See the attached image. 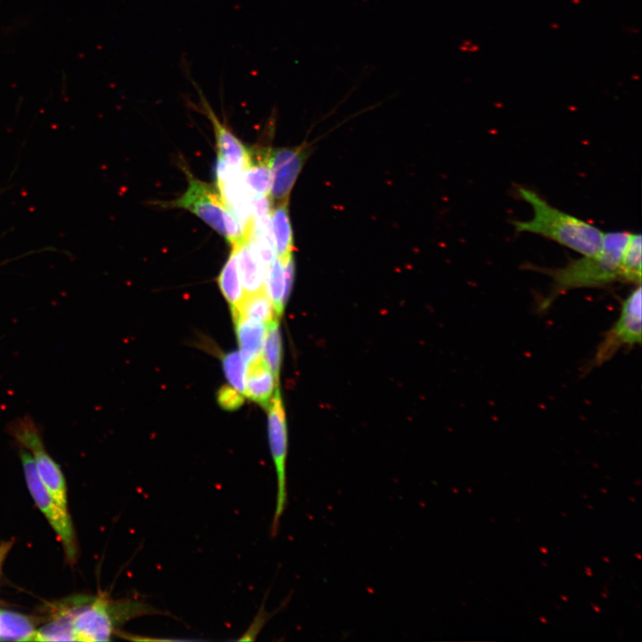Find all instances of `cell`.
<instances>
[{"instance_id":"44dd1931","label":"cell","mask_w":642,"mask_h":642,"mask_svg":"<svg viewBox=\"0 0 642 642\" xmlns=\"http://www.w3.org/2000/svg\"><path fill=\"white\" fill-rule=\"evenodd\" d=\"M261 357L278 379L282 361V339L276 317L267 324Z\"/></svg>"},{"instance_id":"8fae6325","label":"cell","mask_w":642,"mask_h":642,"mask_svg":"<svg viewBox=\"0 0 642 642\" xmlns=\"http://www.w3.org/2000/svg\"><path fill=\"white\" fill-rule=\"evenodd\" d=\"M278 379L262 357L249 364L245 377V396L268 407L276 391Z\"/></svg>"},{"instance_id":"52a82bcc","label":"cell","mask_w":642,"mask_h":642,"mask_svg":"<svg viewBox=\"0 0 642 642\" xmlns=\"http://www.w3.org/2000/svg\"><path fill=\"white\" fill-rule=\"evenodd\" d=\"M268 433L270 453L276 479V506L271 524V534L278 531L280 519L288 501L287 490V455L288 434L285 414L279 389H276L268 407Z\"/></svg>"},{"instance_id":"d4e9b609","label":"cell","mask_w":642,"mask_h":642,"mask_svg":"<svg viewBox=\"0 0 642 642\" xmlns=\"http://www.w3.org/2000/svg\"><path fill=\"white\" fill-rule=\"evenodd\" d=\"M283 264L284 268V302L286 304V301L289 298V295L291 293L292 288V283H293V277H294V260L293 256L291 254L287 258H285L284 260H281Z\"/></svg>"},{"instance_id":"2e32d148","label":"cell","mask_w":642,"mask_h":642,"mask_svg":"<svg viewBox=\"0 0 642 642\" xmlns=\"http://www.w3.org/2000/svg\"><path fill=\"white\" fill-rule=\"evenodd\" d=\"M218 284L224 298L235 310L245 296L240 278L235 251L232 248L229 257L218 277Z\"/></svg>"},{"instance_id":"603a6c76","label":"cell","mask_w":642,"mask_h":642,"mask_svg":"<svg viewBox=\"0 0 642 642\" xmlns=\"http://www.w3.org/2000/svg\"><path fill=\"white\" fill-rule=\"evenodd\" d=\"M223 369L226 377L235 390L245 395L246 362L240 352H230L224 356Z\"/></svg>"},{"instance_id":"5b68a950","label":"cell","mask_w":642,"mask_h":642,"mask_svg":"<svg viewBox=\"0 0 642 642\" xmlns=\"http://www.w3.org/2000/svg\"><path fill=\"white\" fill-rule=\"evenodd\" d=\"M7 432L16 444L28 450L38 476L57 504L68 510L67 487L59 465L46 451L40 428L29 416L19 417L7 425Z\"/></svg>"},{"instance_id":"8992f818","label":"cell","mask_w":642,"mask_h":642,"mask_svg":"<svg viewBox=\"0 0 642 642\" xmlns=\"http://www.w3.org/2000/svg\"><path fill=\"white\" fill-rule=\"evenodd\" d=\"M20 457L30 494L52 528L61 539L67 559L74 564L78 557L75 531L68 510L62 508L48 492L37 472L30 453L19 447Z\"/></svg>"},{"instance_id":"ffe728a7","label":"cell","mask_w":642,"mask_h":642,"mask_svg":"<svg viewBox=\"0 0 642 642\" xmlns=\"http://www.w3.org/2000/svg\"><path fill=\"white\" fill-rule=\"evenodd\" d=\"M33 641H77L72 618L65 613H51L50 620L36 630Z\"/></svg>"},{"instance_id":"9c48e42d","label":"cell","mask_w":642,"mask_h":642,"mask_svg":"<svg viewBox=\"0 0 642 642\" xmlns=\"http://www.w3.org/2000/svg\"><path fill=\"white\" fill-rule=\"evenodd\" d=\"M305 160L306 149L301 146L270 150L271 200L288 201Z\"/></svg>"},{"instance_id":"d6986e66","label":"cell","mask_w":642,"mask_h":642,"mask_svg":"<svg viewBox=\"0 0 642 642\" xmlns=\"http://www.w3.org/2000/svg\"><path fill=\"white\" fill-rule=\"evenodd\" d=\"M621 282L641 284V235L631 234L621 262Z\"/></svg>"},{"instance_id":"3957f363","label":"cell","mask_w":642,"mask_h":642,"mask_svg":"<svg viewBox=\"0 0 642 642\" xmlns=\"http://www.w3.org/2000/svg\"><path fill=\"white\" fill-rule=\"evenodd\" d=\"M161 611L136 598L111 600L105 594L88 596L72 620L77 641H107L125 623Z\"/></svg>"},{"instance_id":"484cf974","label":"cell","mask_w":642,"mask_h":642,"mask_svg":"<svg viewBox=\"0 0 642 642\" xmlns=\"http://www.w3.org/2000/svg\"><path fill=\"white\" fill-rule=\"evenodd\" d=\"M12 544H13V542L12 540L4 541L0 544V573H1L2 565L6 558L7 554L9 553L10 549L12 548Z\"/></svg>"},{"instance_id":"7a4b0ae2","label":"cell","mask_w":642,"mask_h":642,"mask_svg":"<svg viewBox=\"0 0 642 642\" xmlns=\"http://www.w3.org/2000/svg\"><path fill=\"white\" fill-rule=\"evenodd\" d=\"M517 192L533 210L532 218L513 222L517 232L541 235L583 256H594L601 251L604 233L600 229L552 206L529 188L520 186Z\"/></svg>"},{"instance_id":"9a60e30c","label":"cell","mask_w":642,"mask_h":642,"mask_svg":"<svg viewBox=\"0 0 642 642\" xmlns=\"http://www.w3.org/2000/svg\"><path fill=\"white\" fill-rule=\"evenodd\" d=\"M270 229L276 256L284 260L292 254L293 235L289 216L288 201L278 202L270 214Z\"/></svg>"},{"instance_id":"4fadbf2b","label":"cell","mask_w":642,"mask_h":642,"mask_svg":"<svg viewBox=\"0 0 642 642\" xmlns=\"http://www.w3.org/2000/svg\"><path fill=\"white\" fill-rule=\"evenodd\" d=\"M235 251L238 270L246 294L266 291V277L262 266L252 252L248 240L233 248Z\"/></svg>"},{"instance_id":"ba28073f","label":"cell","mask_w":642,"mask_h":642,"mask_svg":"<svg viewBox=\"0 0 642 642\" xmlns=\"http://www.w3.org/2000/svg\"><path fill=\"white\" fill-rule=\"evenodd\" d=\"M641 286L638 285L622 301L621 314L599 345L594 363L601 365L621 347L641 342L642 305Z\"/></svg>"},{"instance_id":"5bb4252c","label":"cell","mask_w":642,"mask_h":642,"mask_svg":"<svg viewBox=\"0 0 642 642\" xmlns=\"http://www.w3.org/2000/svg\"><path fill=\"white\" fill-rule=\"evenodd\" d=\"M270 150H251L250 162L243 173L244 185L251 195H269L271 185Z\"/></svg>"},{"instance_id":"cb8c5ba5","label":"cell","mask_w":642,"mask_h":642,"mask_svg":"<svg viewBox=\"0 0 642 642\" xmlns=\"http://www.w3.org/2000/svg\"><path fill=\"white\" fill-rule=\"evenodd\" d=\"M217 399L219 406L229 411L239 408L243 404V394L231 386H223L219 389Z\"/></svg>"},{"instance_id":"6da1fadb","label":"cell","mask_w":642,"mask_h":642,"mask_svg":"<svg viewBox=\"0 0 642 642\" xmlns=\"http://www.w3.org/2000/svg\"><path fill=\"white\" fill-rule=\"evenodd\" d=\"M630 235L627 231L604 234L602 248L597 255L571 260L563 268H539L553 281L550 293L541 300L539 309H547L560 294L569 290L621 282V262Z\"/></svg>"},{"instance_id":"e0dca14e","label":"cell","mask_w":642,"mask_h":642,"mask_svg":"<svg viewBox=\"0 0 642 642\" xmlns=\"http://www.w3.org/2000/svg\"><path fill=\"white\" fill-rule=\"evenodd\" d=\"M35 620L15 612L0 610V640L33 641Z\"/></svg>"},{"instance_id":"277c9868","label":"cell","mask_w":642,"mask_h":642,"mask_svg":"<svg viewBox=\"0 0 642 642\" xmlns=\"http://www.w3.org/2000/svg\"><path fill=\"white\" fill-rule=\"evenodd\" d=\"M186 174L187 188L171 205L195 214L224 236L232 248L246 240L238 220L225 203L219 192L212 185L195 178L188 171Z\"/></svg>"},{"instance_id":"7c38bea8","label":"cell","mask_w":642,"mask_h":642,"mask_svg":"<svg viewBox=\"0 0 642 642\" xmlns=\"http://www.w3.org/2000/svg\"><path fill=\"white\" fill-rule=\"evenodd\" d=\"M240 354L247 364L261 358L267 324L236 315L233 317Z\"/></svg>"},{"instance_id":"ac0fdd59","label":"cell","mask_w":642,"mask_h":642,"mask_svg":"<svg viewBox=\"0 0 642 642\" xmlns=\"http://www.w3.org/2000/svg\"><path fill=\"white\" fill-rule=\"evenodd\" d=\"M231 313L232 317L240 315L264 324L276 317L272 300L266 291L246 294L240 305Z\"/></svg>"},{"instance_id":"7402d4cb","label":"cell","mask_w":642,"mask_h":642,"mask_svg":"<svg viewBox=\"0 0 642 642\" xmlns=\"http://www.w3.org/2000/svg\"><path fill=\"white\" fill-rule=\"evenodd\" d=\"M266 292L274 305L276 316L278 317L284 312L285 306L284 292V280L282 261L276 257L266 275Z\"/></svg>"},{"instance_id":"30bf717a","label":"cell","mask_w":642,"mask_h":642,"mask_svg":"<svg viewBox=\"0 0 642 642\" xmlns=\"http://www.w3.org/2000/svg\"><path fill=\"white\" fill-rule=\"evenodd\" d=\"M201 96L204 114L213 126L218 160L225 162L231 168L243 172L249 165L251 150L248 149L223 123L220 122L210 105L206 101L198 85L193 80Z\"/></svg>"}]
</instances>
